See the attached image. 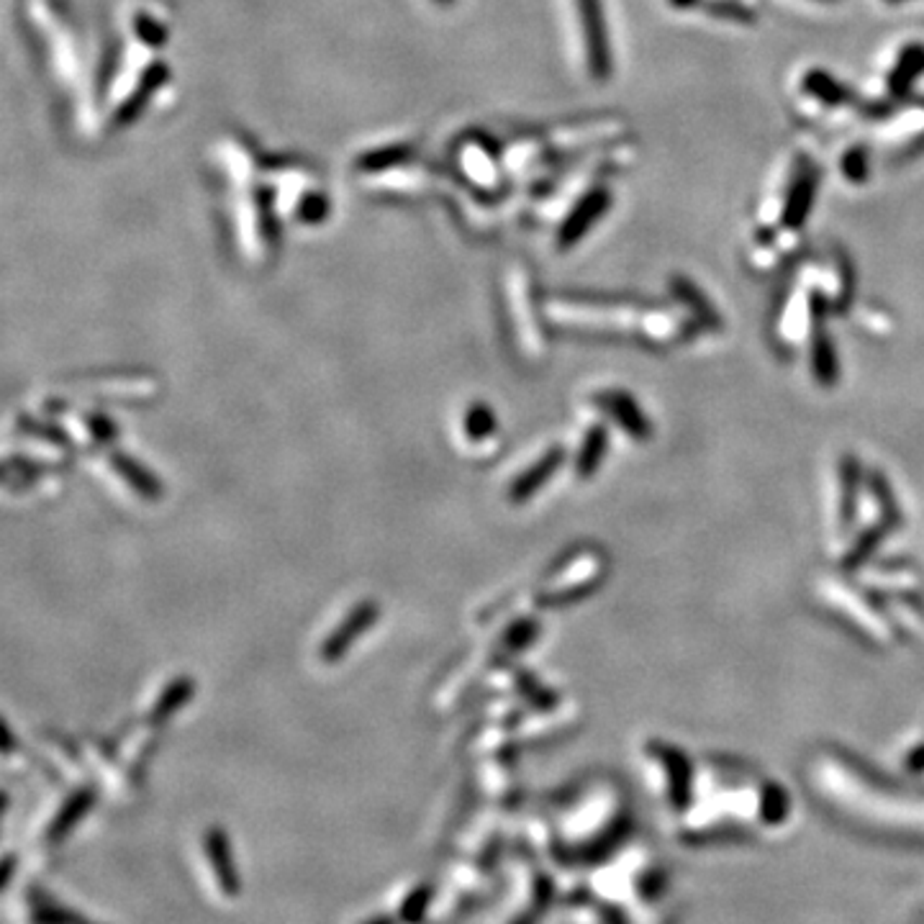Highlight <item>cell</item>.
I'll use <instances>...</instances> for the list:
<instances>
[{
	"label": "cell",
	"mask_w": 924,
	"mask_h": 924,
	"mask_svg": "<svg viewBox=\"0 0 924 924\" xmlns=\"http://www.w3.org/2000/svg\"><path fill=\"white\" fill-rule=\"evenodd\" d=\"M608 560L599 548H580L552 565L548 576L539 580L537 601L542 606H565L596 591L606 578Z\"/></svg>",
	"instance_id": "cell-1"
},
{
	"label": "cell",
	"mask_w": 924,
	"mask_h": 924,
	"mask_svg": "<svg viewBox=\"0 0 924 924\" xmlns=\"http://www.w3.org/2000/svg\"><path fill=\"white\" fill-rule=\"evenodd\" d=\"M65 394L88 398L98 403L142 406L163 396V385L150 373H98L80 375L65 383Z\"/></svg>",
	"instance_id": "cell-2"
},
{
	"label": "cell",
	"mask_w": 924,
	"mask_h": 924,
	"mask_svg": "<svg viewBox=\"0 0 924 924\" xmlns=\"http://www.w3.org/2000/svg\"><path fill=\"white\" fill-rule=\"evenodd\" d=\"M509 311L511 321L516 329V342H519L522 352L527 360H542L544 357V337L537 329L535 311H531V293H529V278L522 268H514L509 272Z\"/></svg>",
	"instance_id": "cell-3"
},
{
	"label": "cell",
	"mask_w": 924,
	"mask_h": 924,
	"mask_svg": "<svg viewBox=\"0 0 924 924\" xmlns=\"http://www.w3.org/2000/svg\"><path fill=\"white\" fill-rule=\"evenodd\" d=\"M377 619H381V606H377V601L365 599L360 601V604H355L342 616L339 625L321 640L319 660L324 665H337L339 660H345V655L357 645V640H360L368 629H373Z\"/></svg>",
	"instance_id": "cell-4"
},
{
	"label": "cell",
	"mask_w": 924,
	"mask_h": 924,
	"mask_svg": "<svg viewBox=\"0 0 924 924\" xmlns=\"http://www.w3.org/2000/svg\"><path fill=\"white\" fill-rule=\"evenodd\" d=\"M496 657H499V653H496V647H491L486 650V653L471 655L465 663H460L458 668H452L450 673H447L445 683L434 691V711H450L452 706L465 696L475 678L486 670V665L496 660Z\"/></svg>",
	"instance_id": "cell-5"
},
{
	"label": "cell",
	"mask_w": 924,
	"mask_h": 924,
	"mask_svg": "<svg viewBox=\"0 0 924 924\" xmlns=\"http://www.w3.org/2000/svg\"><path fill=\"white\" fill-rule=\"evenodd\" d=\"M563 460H565L563 447L555 445L550 447V450L544 452L537 462H531L529 467H524V471L509 483L506 488L509 503H516V506H519V503H527L529 499H535L539 488L548 486V480L557 473V467L563 465Z\"/></svg>",
	"instance_id": "cell-6"
},
{
	"label": "cell",
	"mask_w": 924,
	"mask_h": 924,
	"mask_svg": "<svg viewBox=\"0 0 924 924\" xmlns=\"http://www.w3.org/2000/svg\"><path fill=\"white\" fill-rule=\"evenodd\" d=\"M108 465H111V471H114L116 478L121 480L124 486L137 496V499L150 501V503L163 501V496H165L163 483L154 478V473L146 471L142 462L131 458V454L114 450L108 454Z\"/></svg>",
	"instance_id": "cell-7"
},
{
	"label": "cell",
	"mask_w": 924,
	"mask_h": 924,
	"mask_svg": "<svg viewBox=\"0 0 924 924\" xmlns=\"http://www.w3.org/2000/svg\"><path fill=\"white\" fill-rule=\"evenodd\" d=\"M593 403H596L608 419H614V422L619 424L629 437L634 439L650 437L647 416L642 414V409L634 403V398L627 396L625 390H606V394L593 396Z\"/></svg>",
	"instance_id": "cell-8"
},
{
	"label": "cell",
	"mask_w": 924,
	"mask_h": 924,
	"mask_svg": "<svg viewBox=\"0 0 924 924\" xmlns=\"http://www.w3.org/2000/svg\"><path fill=\"white\" fill-rule=\"evenodd\" d=\"M195 696V681L191 676H175L170 683L163 685V691L154 696L150 709L144 714V722L154 727L167 724L180 709H185Z\"/></svg>",
	"instance_id": "cell-9"
},
{
	"label": "cell",
	"mask_w": 924,
	"mask_h": 924,
	"mask_svg": "<svg viewBox=\"0 0 924 924\" xmlns=\"http://www.w3.org/2000/svg\"><path fill=\"white\" fill-rule=\"evenodd\" d=\"M580 11H583L586 26V47H588V65H591L593 75H604L608 67V54H606V34L604 24H601V9L599 0H580Z\"/></svg>",
	"instance_id": "cell-10"
},
{
	"label": "cell",
	"mask_w": 924,
	"mask_h": 924,
	"mask_svg": "<svg viewBox=\"0 0 924 924\" xmlns=\"http://www.w3.org/2000/svg\"><path fill=\"white\" fill-rule=\"evenodd\" d=\"M496 434H499V419H496L493 409L488 403L475 401L465 409L462 414V437L471 447H483L493 442Z\"/></svg>",
	"instance_id": "cell-11"
},
{
	"label": "cell",
	"mask_w": 924,
	"mask_h": 924,
	"mask_svg": "<svg viewBox=\"0 0 924 924\" xmlns=\"http://www.w3.org/2000/svg\"><path fill=\"white\" fill-rule=\"evenodd\" d=\"M606 442H608V437H606L604 424L588 426L583 442L578 445L576 460H573V471H576L573 475H576L578 480H588L593 473L599 471L601 460H604V454H606Z\"/></svg>",
	"instance_id": "cell-12"
},
{
	"label": "cell",
	"mask_w": 924,
	"mask_h": 924,
	"mask_svg": "<svg viewBox=\"0 0 924 924\" xmlns=\"http://www.w3.org/2000/svg\"><path fill=\"white\" fill-rule=\"evenodd\" d=\"M65 432H75L77 439L86 445L106 447L116 439V424L106 414H80L69 416Z\"/></svg>",
	"instance_id": "cell-13"
},
{
	"label": "cell",
	"mask_w": 924,
	"mask_h": 924,
	"mask_svg": "<svg viewBox=\"0 0 924 924\" xmlns=\"http://www.w3.org/2000/svg\"><path fill=\"white\" fill-rule=\"evenodd\" d=\"M539 634V625L535 619H519L514 621L506 632L499 637V642H496V653L501 655H516L519 650H524L529 645V642H535Z\"/></svg>",
	"instance_id": "cell-14"
},
{
	"label": "cell",
	"mask_w": 924,
	"mask_h": 924,
	"mask_svg": "<svg viewBox=\"0 0 924 924\" xmlns=\"http://www.w3.org/2000/svg\"><path fill=\"white\" fill-rule=\"evenodd\" d=\"M604 208H606V195L604 193L591 195V198H588L583 206L578 208V214H573L568 227L563 229V244H570V242H576L578 236H583V231L588 229L586 223L591 221L593 216H599L601 211H604Z\"/></svg>",
	"instance_id": "cell-15"
},
{
	"label": "cell",
	"mask_w": 924,
	"mask_h": 924,
	"mask_svg": "<svg viewBox=\"0 0 924 924\" xmlns=\"http://www.w3.org/2000/svg\"><path fill=\"white\" fill-rule=\"evenodd\" d=\"M922 69H924V49L922 47H909L907 52L901 54L899 67H896L894 75H891L894 93H904V90L909 88V80H912L916 73H922Z\"/></svg>",
	"instance_id": "cell-16"
},
{
	"label": "cell",
	"mask_w": 924,
	"mask_h": 924,
	"mask_svg": "<svg viewBox=\"0 0 924 924\" xmlns=\"http://www.w3.org/2000/svg\"><path fill=\"white\" fill-rule=\"evenodd\" d=\"M811 368H814V377H817L819 383H832L837 377L835 349H832L827 337H822V339L814 342V355H811Z\"/></svg>",
	"instance_id": "cell-17"
}]
</instances>
